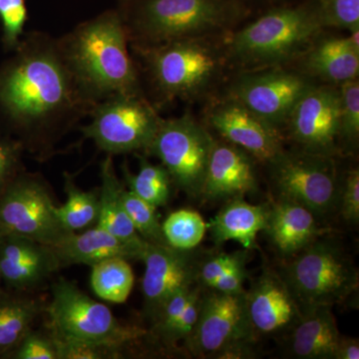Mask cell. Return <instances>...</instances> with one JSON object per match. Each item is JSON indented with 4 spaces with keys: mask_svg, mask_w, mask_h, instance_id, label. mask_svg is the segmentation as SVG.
<instances>
[{
    "mask_svg": "<svg viewBox=\"0 0 359 359\" xmlns=\"http://www.w3.org/2000/svg\"><path fill=\"white\" fill-rule=\"evenodd\" d=\"M340 337L332 306L309 309L290 330V353L297 358L334 359Z\"/></svg>",
    "mask_w": 359,
    "mask_h": 359,
    "instance_id": "cell-22",
    "label": "cell"
},
{
    "mask_svg": "<svg viewBox=\"0 0 359 359\" xmlns=\"http://www.w3.org/2000/svg\"><path fill=\"white\" fill-rule=\"evenodd\" d=\"M334 359H359V341L353 337H340Z\"/></svg>",
    "mask_w": 359,
    "mask_h": 359,
    "instance_id": "cell-42",
    "label": "cell"
},
{
    "mask_svg": "<svg viewBox=\"0 0 359 359\" xmlns=\"http://www.w3.org/2000/svg\"><path fill=\"white\" fill-rule=\"evenodd\" d=\"M0 20L4 43L11 48L18 47L27 21L26 0H0Z\"/></svg>",
    "mask_w": 359,
    "mask_h": 359,
    "instance_id": "cell-37",
    "label": "cell"
},
{
    "mask_svg": "<svg viewBox=\"0 0 359 359\" xmlns=\"http://www.w3.org/2000/svg\"><path fill=\"white\" fill-rule=\"evenodd\" d=\"M122 170L129 191L157 209L168 204L174 184L163 165L153 164L147 158L141 157L138 173H131L126 165Z\"/></svg>",
    "mask_w": 359,
    "mask_h": 359,
    "instance_id": "cell-29",
    "label": "cell"
},
{
    "mask_svg": "<svg viewBox=\"0 0 359 359\" xmlns=\"http://www.w3.org/2000/svg\"><path fill=\"white\" fill-rule=\"evenodd\" d=\"M209 122L228 143L261 162L271 164L285 151L278 130L233 99L214 106Z\"/></svg>",
    "mask_w": 359,
    "mask_h": 359,
    "instance_id": "cell-17",
    "label": "cell"
},
{
    "mask_svg": "<svg viewBox=\"0 0 359 359\" xmlns=\"http://www.w3.org/2000/svg\"><path fill=\"white\" fill-rule=\"evenodd\" d=\"M91 268L90 285L97 297L110 304H124L135 283V276L129 259L111 257Z\"/></svg>",
    "mask_w": 359,
    "mask_h": 359,
    "instance_id": "cell-28",
    "label": "cell"
},
{
    "mask_svg": "<svg viewBox=\"0 0 359 359\" xmlns=\"http://www.w3.org/2000/svg\"><path fill=\"white\" fill-rule=\"evenodd\" d=\"M54 337L57 344L59 359H117L124 358L126 351L107 344L60 339L56 335Z\"/></svg>",
    "mask_w": 359,
    "mask_h": 359,
    "instance_id": "cell-35",
    "label": "cell"
},
{
    "mask_svg": "<svg viewBox=\"0 0 359 359\" xmlns=\"http://www.w3.org/2000/svg\"><path fill=\"white\" fill-rule=\"evenodd\" d=\"M302 313L344 304L358 290V269L339 243L325 236L290 257L282 275Z\"/></svg>",
    "mask_w": 359,
    "mask_h": 359,
    "instance_id": "cell-4",
    "label": "cell"
},
{
    "mask_svg": "<svg viewBox=\"0 0 359 359\" xmlns=\"http://www.w3.org/2000/svg\"><path fill=\"white\" fill-rule=\"evenodd\" d=\"M25 151L20 142L0 137V193L21 173V155Z\"/></svg>",
    "mask_w": 359,
    "mask_h": 359,
    "instance_id": "cell-40",
    "label": "cell"
},
{
    "mask_svg": "<svg viewBox=\"0 0 359 359\" xmlns=\"http://www.w3.org/2000/svg\"><path fill=\"white\" fill-rule=\"evenodd\" d=\"M339 207L346 223L359 222V171L353 169L346 174L340 188Z\"/></svg>",
    "mask_w": 359,
    "mask_h": 359,
    "instance_id": "cell-39",
    "label": "cell"
},
{
    "mask_svg": "<svg viewBox=\"0 0 359 359\" xmlns=\"http://www.w3.org/2000/svg\"><path fill=\"white\" fill-rule=\"evenodd\" d=\"M248 273L245 263L238 264L217 278L210 289L224 294H237L245 292L244 283Z\"/></svg>",
    "mask_w": 359,
    "mask_h": 359,
    "instance_id": "cell-41",
    "label": "cell"
},
{
    "mask_svg": "<svg viewBox=\"0 0 359 359\" xmlns=\"http://www.w3.org/2000/svg\"><path fill=\"white\" fill-rule=\"evenodd\" d=\"M255 342L245 309V292L230 294L212 290L203 295L199 318L184 346L195 358H219L238 344Z\"/></svg>",
    "mask_w": 359,
    "mask_h": 359,
    "instance_id": "cell-12",
    "label": "cell"
},
{
    "mask_svg": "<svg viewBox=\"0 0 359 359\" xmlns=\"http://www.w3.org/2000/svg\"><path fill=\"white\" fill-rule=\"evenodd\" d=\"M55 205L41 175L20 173L0 193V231L52 247L68 233L56 218Z\"/></svg>",
    "mask_w": 359,
    "mask_h": 359,
    "instance_id": "cell-10",
    "label": "cell"
},
{
    "mask_svg": "<svg viewBox=\"0 0 359 359\" xmlns=\"http://www.w3.org/2000/svg\"><path fill=\"white\" fill-rule=\"evenodd\" d=\"M0 72V110L33 158L45 161L97 105L78 84L58 39L32 32Z\"/></svg>",
    "mask_w": 359,
    "mask_h": 359,
    "instance_id": "cell-1",
    "label": "cell"
},
{
    "mask_svg": "<svg viewBox=\"0 0 359 359\" xmlns=\"http://www.w3.org/2000/svg\"><path fill=\"white\" fill-rule=\"evenodd\" d=\"M323 28L313 1L276 7L236 33L229 50L247 65L283 62L308 50Z\"/></svg>",
    "mask_w": 359,
    "mask_h": 359,
    "instance_id": "cell-6",
    "label": "cell"
},
{
    "mask_svg": "<svg viewBox=\"0 0 359 359\" xmlns=\"http://www.w3.org/2000/svg\"><path fill=\"white\" fill-rule=\"evenodd\" d=\"M285 124L302 151L334 157L340 140L339 86H313L295 104Z\"/></svg>",
    "mask_w": 359,
    "mask_h": 359,
    "instance_id": "cell-13",
    "label": "cell"
},
{
    "mask_svg": "<svg viewBox=\"0 0 359 359\" xmlns=\"http://www.w3.org/2000/svg\"><path fill=\"white\" fill-rule=\"evenodd\" d=\"M245 262H247V254L244 252H231V254L222 252L212 257L204 263L200 264L198 283L210 289L212 283L217 278L226 273L229 269Z\"/></svg>",
    "mask_w": 359,
    "mask_h": 359,
    "instance_id": "cell-38",
    "label": "cell"
},
{
    "mask_svg": "<svg viewBox=\"0 0 359 359\" xmlns=\"http://www.w3.org/2000/svg\"><path fill=\"white\" fill-rule=\"evenodd\" d=\"M257 189L250 156L231 144L215 140L201 197L209 201L243 198Z\"/></svg>",
    "mask_w": 359,
    "mask_h": 359,
    "instance_id": "cell-19",
    "label": "cell"
},
{
    "mask_svg": "<svg viewBox=\"0 0 359 359\" xmlns=\"http://www.w3.org/2000/svg\"><path fill=\"white\" fill-rule=\"evenodd\" d=\"M91 122L82 126L85 138L107 155L147 152L162 118L144 94H119L100 101Z\"/></svg>",
    "mask_w": 359,
    "mask_h": 359,
    "instance_id": "cell-8",
    "label": "cell"
},
{
    "mask_svg": "<svg viewBox=\"0 0 359 359\" xmlns=\"http://www.w3.org/2000/svg\"><path fill=\"white\" fill-rule=\"evenodd\" d=\"M323 27L359 29V0H311Z\"/></svg>",
    "mask_w": 359,
    "mask_h": 359,
    "instance_id": "cell-32",
    "label": "cell"
},
{
    "mask_svg": "<svg viewBox=\"0 0 359 359\" xmlns=\"http://www.w3.org/2000/svg\"><path fill=\"white\" fill-rule=\"evenodd\" d=\"M311 85L290 71H264L241 77L231 87L230 98L278 129Z\"/></svg>",
    "mask_w": 359,
    "mask_h": 359,
    "instance_id": "cell-14",
    "label": "cell"
},
{
    "mask_svg": "<svg viewBox=\"0 0 359 359\" xmlns=\"http://www.w3.org/2000/svg\"><path fill=\"white\" fill-rule=\"evenodd\" d=\"M193 250L173 249L167 245L147 244L141 262L144 313L150 321L177 292L198 285L200 263Z\"/></svg>",
    "mask_w": 359,
    "mask_h": 359,
    "instance_id": "cell-15",
    "label": "cell"
},
{
    "mask_svg": "<svg viewBox=\"0 0 359 359\" xmlns=\"http://www.w3.org/2000/svg\"><path fill=\"white\" fill-rule=\"evenodd\" d=\"M120 6H124L125 4L129 1V0H119Z\"/></svg>",
    "mask_w": 359,
    "mask_h": 359,
    "instance_id": "cell-43",
    "label": "cell"
},
{
    "mask_svg": "<svg viewBox=\"0 0 359 359\" xmlns=\"http://www.w3.org/2000/svg\"><path fill=\"white\" fill-rule=\"evenodd\" d=\"M118 11L129 44L154 46L224 29L244 6L238 0H129Z\"/></svg>",
    "mask_w": 359,
    "mask_h": 359,
    "instance_id": "cell-3",
    "label": "cell"
},
{
    "mask_svg": "<svg viewBox=\"0 0 359 359\" xmlns=\"http://www.w3.org/2000/svg\"><path fill=\"white\" fill-rule=\"evenodd\" d=\"M6 358L59 359L57 344L50 328L34 330L33 327Z\"/></svg>",
    "mask_w": 359,
    "mask_h": 359,
    "instance_id": "cell-34",
    "label": "cell"
},
{
    "mask_svg": "<svg viewBox=\"0 0 359 359\" xmlns=\"http://www.w3.org/2000/svg\"><path fill=\"white\" fill-rule=\"evenodd\" d=\"M65 202L55 205L54 212L61 226L68 233H76L96 226L99 214L98 190L84 191L69 173L63 174Z\"/></svg>",
    "mask_w": 359,
    "mask_h": 359,
    "instance_id": "cell-27",
    "label": "cell"
},
{
    "mask_svg": "<svg viewBox=\"0 0 359 359\" xmlns=\"http://www.w3.org/2000/svg\"><path fill=\"white\" fill-rule=\"evenodd\" d=\"M57 39L68 67L94 103L119 94H144L118 9L104 11Z\"/></svg>",
    "mask_w": 359,
    "mask_h": 359,
    "instance_id": "cell-2",
    "label": "cell"
},
{
    "mask_svg": "<svg viewBox=\"0 0 359 359\" xmlns=\"http://www.w3.org/2000/svg\"><path fill=\"white\" fill-rule=\"evenodd\" d=\"M268 208L252 205L243 198L228 200V204L208 224L215 244L236 241L245 249L257 247V237L264 231Z\"/></svg>",
    "mask_w": 359,
    "mask_h": 359,
    "instance_id": "cell-23",
    "label": "cell"
},
{
    "mask_svg": "<svg viewBox=\"0 0 359 359\" xmlns=\"http://www.w3.org/2000/svg\"><path fill=\"white\" fill-rule=\"evenodd\" d=\"M263 231L268 233L271 244L283 256L290 257L327 235L330 230L320 226L308 208L278 199L268 208Z\"/></svg>",
    "mask_w": 359,
    "mask_h": 359,
    "instance_id": "cell-21",
    "label": "cell"
},
{
    "mask_svg": "<svg viewBox=\"0 0 359 359\" xmlns=\"http://www.w3.org/2000/svg\"><path fill=\"white\" fill-rule=\"evenodd\" d=\"M60 269L50 245L16 236L0 240L2 282L13 292L30 294L43 287Z\"/></svg>",
    "mask_w": 359,
    "mask_h": 359,
    "instance_id": "cell-18",
    "label": "cell"
},
{
    "mask_svg": "<svg viewBox=\"0 0 359 359\" xmlns=\"http://www.w3.org/2000/svg\"><path fill=\"white\" fill-rule=\"evenodd\" d=\"M215 140L190 113L162 119L145 154L159 159L174 187L189 197H201Z\"/></svg>",
    "mask_w": 359,
    "mask_h": 359,
    "instance_id": "cell-9",
    "label": "cell"
},
{
    "mask_svg": "<svg viewBox=\"0 0 359 359\" xmlns=\"http://www.w3.org/2000/svg\"><path fill=\"white\" fill-rule=\"evenodd\" d=\"M45 314L49 320L47 325L60 339L126 349L149 335L145 328L121 323L105 304L63 278L52 283L51 301Z\"/></svg>",
    "mask_w": 359,
    "mask_h": 359,
    "instance_id": "cell-7",
    "label": "cell"
},
{
    "mask_svg": "<svg viewBox=\"0 0 359 359\" xmlns=\"http://www.w3.org/2000/svg\"><path fill=\"white\" fill-rule=\"evenodd\" d=\"M245 309L255 341L292 330L302 316L287 283L271 269H264L245 292Z\"/></svg>",
    "mask_w": 359,
    "mask_h": 359,
    "instance_id": "cell-16",
    "label": "cell"
},
{
    "mask_svg": "<svg viewBox=\"0 0 359 359\" xmlns=\"http://www.w3.org/2000/svg\"><path fill=\"white\" fill-rule=\"evenodd\" d=\"M100 178L101 186L98 189L99 214L96 226L125 242L135 244L145 242L137 233L125 210L123 202L125 185L118 178L111 155H108L101 163Z\"/></svg>",
    "mask_w": 359,
    "mask_h": 359,
    "instance_id": "cell-25",
    "label": "cell"
},
{
    "mask_svg": "<svg viewBox=\"0 0 359 359\" xmlns=\"http://www.w3.org/2000/svg\"><path fill=\"white\" fill-rule=\"evenodd\" d=\"M340 99V139L358 143L359 137L358 79L344 82L339 86Z\"/></svg>",
    "mask_w": 359,
    "mask_h": 359,
    "instance_id": "cell-33",
    "label": "cell"
},
{
    "mask_svg": "<svg viewBox=\"0 0 359 359\" xmlns=\"http://www.w3.org/2000/svg\"><path fill=\"white\" fill-rule=\"evenodd\" d=\"M269 165L280 199L304 205L316 217L330 214L339 207L341 183L334 158L302 150L283 151Z\"/></svg>",
    "mask_w": 359,
    "mask_h": 359,
    "instance_id": "cell-11",
    "label": "cell"
},
{
    "mask_svg": "<svg viewBox=\"0 0 359 359\" xmlns=\"http://www.w3.org/2000/svg\"><path fill=\"white\" fill-rule=\"evenodd\" d=\"M2 237H4V235H2L1 231H0V240H1V238H2Z\"/></svg>",
    "mask_w": 359,
    "mask_h": 359,
    "instance_id": "cell-45",
    "label": "cell"
},
{
    "mask_svg": "<svg viewBox=\"0 0 359 359\" xmlns=\"http://www.w3.org/2000/svg\"><path fill=\"white\" fill-rule=\"evenodd\" d=\"M202 290L199 283L196 285L188 304L180 314L173 325L159 340L161 344L168 347H176L179 342H185L192 334L198 318H199L201 301H202Z\"/></svg>",
    "mask_w": 359,
    "mask_h": 359,
    "instance_id": "cell-36",
    "label": "cell"
},
{
    "mask_svg": "<svg viewBox=\"0 0 359 359\" xmlns=\"http://www.w3.org/2000/svg\"><path fill=\"white\" fill-rule=\"evenodd\" d=\"M123 202L135 230L145 242L152 245H167L157 208L140 199L126 186L123 189Z\"/></svg>",
    "mask_w": 359,
    "mask_h": 359,
    "instance_id": "cell-31",
    "label": "cell"
},
{
    "mask_svg": "<svg viewBox=\"0 0 359 359\" xmlns=\"http://www.w3.org/2000/svg\"><path fill=\"white\" fill-rule=\"evenodd\" d=\"M304 65L311 74L339 86L358 79L359 49L353 46L348 37H330L311 44Z\"/></svg>",
    "mask_w": 359,
    "mask_h": 359,
    "instance_id": "cell-24",
    "label": "cell"
},
{
    "mask_svg": "<svg viewBox=\"0 0 359 359\" xmlns=\"http://www.w3.org/2000/svg\"><path fill=\"white\" fill-rule=\"evenodd\" d=\"M131 46L161 100H189L202 95L221 67L219 52L204 37Z\"/></svg>",
    "mask_w": 359,
    "mask_h": 359,
    "instance_id": "cell-5",
    "label": "cell"
},
{
    "mask_svg": "<svg viewBox=\"0 0 359 359\" xmlns=\"http://www.w3.org/2000/svg\"><path fill=\"white\" fill-rule=\"evenodd\" d=\"M2 282V276H1V269H0V285H1Z\"/></svg>",
    "mask_w": 359,
    "mask_h": 359,
    "instance_id": "cell-44",
    "label": "cell"
},
{
    "mask_svg": "<svg viewBox=\"0 0 359 359\" xmlns=\"http://www.w3.org/2000/svg\"><path fill=\"white\" fill-rule=\"evenodd\" d=\"M147 244L125 242L100 226H94L84 231L66 233L51 248L63 269L78 264L92 266L111 257L140 261Z\"/></svg>",
    "mask_w": 359,
    "mask_h": 359,
    "instance_id": "cell-20",
    "label": "cell"
},
{
    "mask_svg": "<svg viewBox=\"0 0 359 359\" xmlns=\"http://www.w3.org/2000/svg\"><path fill=\"white\" fill-rule=\"evenodd\" d=\"M46 304L26 292H0V358H6L45 314Z\"/></svg>",
    "mask_w": 359,
    "mask_h": 359,
    "instance_id": "cell-26",
    "label": "cell"
},
{
    "mask_svg": "<svg viewBox=\"0 0 359 359\" xmlns=\"http://www.w3.org/2000/svg\"><path fill=\"white\" fill-rule=\"evenodd\" d=\"M208 224L199 212L190 209L177 210L162 222L165 242L169 247L193 250L202 243Z\"/></svg>",
    "mask_w": 359,
    "mask_h": 359,
    "instance_id": "cell-30",
    "label": "cell"
}]
</instances>
